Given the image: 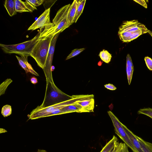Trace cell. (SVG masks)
I'll list each match as a JSON object with an SVG mask.
<instances>
[{"label": "cell", "instance_id": "cell-3", "mask_svg": "<svg viewBox=\"0 0 152 152\" xmlns=\"http://www.w3.org/2000/svg\"><path fill=\"white\" fill-rule=\"evenodd\" d=\"M46 89L44 98L42 104L39 106L41 108L48 107L67 101L73 98L60 90L54 82H46Z\"/></svg>", "mask_w": 152, "mask_h": 152}, {"label": "cell", "instance_id": "cell-38", "mask_svg": "<svg viewBox=\"0 0 152 152\" xmlns=\"http://www.w3.org/2000/svg\"><path fill=\"white\" fill-rule=\"evenodd\" d=\"M151 118L152 119V118Z\"/></svg>", "mask_w": 152, "mask_h": 152}, {"label": "cell", "instance_id": "cell-24", "mask_svg": "<svg viewBox=\"0 0 152 152\" xmlns=\"http://www.w3.org/2000/svg\"><path fill=\"white\" fill-rule=\"evenodd\" d=\"M134 67L126 65V72L129 84L130 85L134 71Z\"/></svg>", "mask_w": 152, "mask_h": 152}, {"label": "cell", "instance_id": "cell-26", "mask_svg": "<svg viewBox=\"0 0 152 152\" xmlns=\"http://www.w3.org/2000/svg\"><path fill=\"white\" fill-rule=\"evenodd\" d=\"M67 113L64 110L61 109L54 111L51 113L46 115L45 117L50 116H51L60 115L63 114Z\"/></svg>", "mask_w": 152, "mask_h": 152}, {"label": "cell", "instance_id": "cell-35", "mask_svg": "<svg viewBox=\"0 0 152 152\" xmlns=\"http://www.w3.org/2000/svg\"><path fill=\"white\" fill-rule=\"evenodd\" d=\"M0 133H4L7 132V131L5 129L2 128L0 129Z\"/></svg>", "mask_w": 152, "mask_h": 152}, {"label": "cell", "instance_id": "cell-32", "mask_svg": "<svg viewBox=\"0 0 152 152\" xmlns=\"http://www.w3.org/2000/svg\"><path fill=\"white\" fill-rule=\"evenodd\" d=\"M104 86L106 88L111 90H115L116 89V87L111 84H106L104 85Z\"/></svg>", "mask_w": 152, "mask_h": 152}, {"label": "cell", "instance_id": "cell-22", "mask_svg": "<svg viewBox=\"0 0 152 152\" xmlns=\"http://www.w3.org/2000/svg\"><path fill=\"white\" fill-rule=\"evenodd\" d=\"M12 109L11 106L7 104L4 106L1 110V113L3 116L6 117L10 115L12 113Z\"/></svg>", "mask_w": 152, "mask_h": 152}, {"label": "cell", "instance_id": "cell-1", "mask_svg": "<svg viewBox=\"0 0 152 152\" xmlns=\"http://www.w3.org/2000/svg\"><path fill=\"white\" fill-rule=\"evenodd\" d=\"M71 5H66L58 11L51 24L45 27L42 31L39 39L54 36L70 26L68 23L67 17Z\"/></svg>", "mask_w": 152, "mask_h": 152}, {"label": "cell", "instance_id": "cell-17", "mask_svg": "<svg viewBox=\"0 0 152 152\" xmlns=\"http://www.w3.org/2000/svg\"><path fill=\"white\" fill-rule=\"evenodd\" d=\"M118 141V138L114 135L112 139L106 143L100 152H110Z\"/></svg>", "mask_w": 152, "mask_h": 152}, {"label": "cell", "instance_id": "cell-16", "mask_svg": "<svg viewBox=\"0 0 152 152\" xmlns=\"http://www.w3.org/2000/svg\"><path fill=\"white\" fill-rule=\"evenodd\" d=\"M4 6L10 16H12L17 14L15 0H6Z\"/></svg>", "mask_w": 152, "mask_h": 152}, {"label": "cell", "instance_id": "cell-19", "mask_svg": "<svg viewBox=\"0 0 152 152\" xmlns=\"http://www.w3.org/2000/svg\"><path fill=\"white\" fill-rule=\"evenodd\" d=\"M86 1V0H80L77 8L76 13L74 20V23H76L83 12Z\"/></svg>", "mask_w": 152, "mask_h": 152}, {"label": "cell", "instance_id": "cell-14", "mask_svg": "<svg viewBox=\"0 0 152 152\" xmlns=\"http://www.w3.org/2000/svg\"><path fill=\"white\" fill-rule=\"evenodd\" d=\"M79 1L74 0L71 4L67 17L68 23L70 26L74 23V20L76 13Z\"/></svg>", "mask_w": 152, "mask_h": 152}, {"label": "cell", "instance_id": "cell-13", "mask_svg": "<svg viewBox=\"0 0 152 152\" xmlns=\"http://www.w3.org/2000/svg\"><path fill=\"white\" fill-rule=\"evenodd\" d=\"M122 125L137 152H144L137 138V136L122 123Z\"/></svg>", "mask_w": 152, "mask_h": 152}, {"label": "cell", "instance_id": "cell-7", "mask_svg": "<svg viewBox=\"0 0 152 152\" xmlns=\"http://www.w3.org/2000/svg\"><path fill=\"white\" fill-rule=\"evenodd\" d=\"M108 114L112 121L115 133L133 152H137L122 125V123L110 111Z\"/></svg>", "mask_w": 152, "mask_h": 152}, {"label": "cell", "instance_id": "cell-20", "mask_svg": "<svg viewBox=\"0 0 152 152\" xmlns=\"http://www.w3.org/2000/svg\"><path fill=\"white\" fill-rule=\"evenodd\" d=\"M99 56L103 61L106 63H109L110 62L112 57L111 54L105 50L101 51Z\"/></svg>", "mask_w": 152, "mask_h": 152}, {"label": "cell", "instance_id": "cell-8", "mask_svg": "<svg viewBox=\"0 0 152 152\" xmlns=\"http://www.w3.org/2000/svg\"><path fill=\"white\" fill-rule=\"evenodd\" d=\"M59 34H58L56 35L52 40L47 58L46 66L43 70L45 76L46 82H53L51 67L56 42Z\"/></svg>", "mask_w": 152, "mask_h": 152}, {"label": "cell", "instance_id": "cell-12", "mask_svg": "<svg viewBox=\"0 0 152 152\" xmlns=\"http://www.w3.org/2000/svg\"><path fill=\"white\" fill-rule=\"evenodd\" d=\"M94 96L93 94L88 97L77 101L76 102L82 107L86 112H93L94 105Z\"/></svg>", "mask_w": 152, "mask_h": 152}, {"label": "cell", "instance_id": "cell-23", "mask_svg": "<svg viewBox=\"0 0 152 152\" xmlns=\"http://www.w3.org/2000/svg\"><path fill=\"white\" fill-rule=\"evenodd\" d=\"M138 114H143L152 118V108H144L140 109L137 112Z\"/></svg>", "mask_w": 152, "mask_h": 152}, {"label": "cell", "instance_id": "cell-34", "mask_svg": "<svg viewBox=\"0 0 152 152\" xmlns=\"http://www.w3.org/2000/svg\"><path fill=\"white\" fill-rule=\"evenodd\" d=\"M31 82L33 84H35L38 82L37 79L34 77H33L30 79Z\"/></svg>", "mask_w": 152, "mask_h": 152}, {"label": "cell", "instance_id": "cell-4", "mask_svg": "<svg viewBox=\"0 0 152 152\" xmlns=\"http://www.w3.org/2000/svg\"><path fill=\"white\" fill-rule=\"evenodd\" d=\"M91 95V94L74 95H72L73 98L70 99L51 106L41 108L38 106L28 115L29 119L33 120L45 117L46 115L54 111L62 109L77 101L89 97Z\"/></svg>", "mask_w": 152, "mask_h": 152}, {"label": "cell", "instance_id": "cell-33", "mask_svg": "<svg viewBox=\"0 0 152 152\" xmlns=\"http://www.w3.org/2000/svg\"><path fill=\"white\" fill-rule=\"evenodd\" d=\"M120 152H129L128 147L125 143H123L122 147Z\"/></svg>", "mask_w": 152, "mask_h": 152}, {"label": "cell", "instance_id": "cell-36", "mask_svg": "<svg viewBox=\"0 0 152 152\" xmlns=\"http://www.w3.org/2000/svg\"><path fill=\"white\" fill-rule=\"evenodd\" d=\"M148 33L152 37V31H150Z\"/></svg>", "mask_w": 152, "mask_h": 152}, {"label": "cell", "instance_id": "cell-30", "mask_svg": "<svg viewBox=\"0 0 152 152\" xmlns=\"http://www.w3.org/2000/svg\"><path fill=\"white\" fill-rule=\"evenodd\" d=\"M126 65L134 67L131 57L129 54H127L126 57Z\"/></svg>", "mask_w": 152, "mask_h": 152}, {"label": "cell", "instance_id": "cell-37", "mask_svg": "<svg viewBox=\"0 0 152 152\" xmlns=\"http://www.w3.org/2000/svg\"><path fill=\"white\" fill-rule=\"evenodd\" d=\"M114 147H113V148L112 149V150H111V151H110V152H113V151L114 149Z\"/></svg>", "mask_w": 152, "mask_h": 152}, {"label": "cell", "instance_id": "cell-27", "mask_svg": "<svg viewBox=\"0 0 152 152\" xmlns=\"http://www.w3.org/2000/svg\"><path fill=\"white\" fill-rule=\"evenodd\" d=\"M147 66L149 70L152 71V59L148 56H146L144 58Z\"/></svg>", "mask_w": 152, "mask_h": 152}, {"label": "cell", "instance_id": "cell-29", "mask_svg": "<svg viewBox=\"0 0 152 152\" xmlns=\"http://www.w3.org/2000/svg\"><path fill=\"white\" fill-rule=\"evenodd\" d=\"M28 1L34 6L36 7L41 5L44 1V0H28Z\"/></svg>", "mask_w": 152, "mask_h": 152}, {"label": "cell", "instance_id": "cell-6", "mask_svg": "<svg viewBox=\"0 0 152 152\" xmlns=\"http://www.w3.org/2000/svg\"><path fill=\"white\" fill-rule=\"evenodd\" d=\"M42 28H40L38 34L32 39L20 43L10 45L0 44L3 51L6 53H16L30 55L34 46L38 41Z\"/></svg>", "mask_w": 152, "mask_h": 152}, {"label": "cell", "instance_id": "cell-2", "mask_svg": "<svg viewBox=\"0 0 152 152\" xmlns=\"http://www.w3.org/2000/svg\"><path fill=\"white\" fill-rule=\"evenodd\" d=\"M150 31L143 24L134 20L124 21L119 27L118 35L121 41L129 42Z\"/></svg>", "mask_w": 152, "mask_h": 152}, {"label": "cell", "instance_id": "cell-15", "mask_svg": "<svg viewBox=\"0 0 152 152\" xmlns=\"http://www.w3.org/2000/svg\"><path fill=\"white\" fill-rule=\"evenodd\" d=\"M62 109L66 111L67 113L86 112L83 107L76 102L66 106L62 108Z\"/></svg>", "mask_w": 152, "mask_h": 152}, {"label": "cell", "instance_id": "cell-9", "mask_svg": "<svg viewBox=\"0 0 152 152\" xmlns=\"http://www.w3.org/2000/svg\"><path fill=\"white\" fill-rule=\"evenodd\" d=\"M50 8L46 10L27 30L33 31L38 28H44L51 24L50 20Z\"/></svg>", "mask_w": 152, "mask_h": 152}, {"label": "cell", "instance_id": "cell-28", "mask_svg": "<svg viewBox=\"0 0 152 152\" xmlns=\"http://www.w3.org/2000/svg\"><path fill=\"white\" fill-rule=\"evenodd\" d=\"M123 143L122 142H119L118 141L117 142L113 152H120L122 147Z\"/></svg>", "mask_w": 152, "mask_h": 152}, {"label": "cell", "instance_id": "cell-5", "mask_svg": "<svg viewBox=\"0 0 152 152\" xmlns=\"http://www.w3.org/2000/svg\"><path fill=\"white\" fill-rule=\"evenodd\" d=\"M54 37L39 39L30 55V56L35 60L38 65L43 70L46 66L50 47Z\"/></svg>", "mask_w": 152, "mask_h": 152}, {"label": "cell", "instance_id": "cell-25", "mask_svg": "<svg viewBox=\"0 0 152 152\" xmlns=\"http://www.w3.org/2000/svg\"><path fill=\"white\" fill-rule=\"evenodd\" d=\"M85 49V48H83L80 49H75L72 50L71 53L67 56L66 60L69 59L78 55L84 50Z\"/></svg>", "mask_w": 152, "mask_h": 152}, {"label": "cell", "instance_id": "cell-10", "mask_svg": "<svg viewBox=\"0 0 152 152\" xmlns=\"http://www.w3.org/2000/svg\"><path fill=\"white\" fill-rule=\"evenodd\" d=\"M18 55L20 56L16 55L15 56L18 60L19 65L25 70L26 73L29 72L36 76H39V74L34 70L31 65L28 61V57L30 55L23 54Z\"/></svg>", "mask_w": 152, "mask_h": 152}, {"label": "cell", "instance_id": "cell-11", "mask_svg": "<svg viewBox=\"0 0 152 152\" xmlns=\"http://www.w3.org/2000/svg\"><path fill=\"white\" fill-rule=\"evenodd\" d=\"M15 8L17 12H32L34 10H37L36 7L31 3L28 0L23 1L20 0H15Z\"/></svg>", "mask_w": 152, "mask_h": 152}, {"label": "cell", "instance_id": "cell-18", "mask_svg": "<svg viewBox=\"0 0 152 152\" xmlns=\"http://www.w3.org/2000/svg\"><path fill=\"white\" fill-rule=\"evenodd\" d=\"M137 137L144 152H152V143L145 141L138 136Z\"/></svg>", "mask_w": 152, "mask_h": 152}, {"label": "cell", "instance_id": "cell-31", "mask_svg": "<svg viewBox=\"0 0 152 152\" xmlns=\"http://www.w3.org/2000/svg\"><path fill=\"white\" fill-rule=\"evenodd\" d=\"M134 1L138 3L145 8H147V5L144 0H134Z\"/></svg>", "mask_w": 152, "mask_h": 152}, {"label": "cell", "instance_id": "cell-21", "mask_svg": "<svg viewBox=\"0 0 152 152\" xmlns=\"http://www.w3.org/2000/svg\"><path fill=\"white\" fill-rule=\"evenodd\" d=\"M12 80L8 78L3 82L0 85V95L4 94L8 86L12 82Z\"/></svg>", "mask_w": 152, "mask_h": 152}]
</instances>
